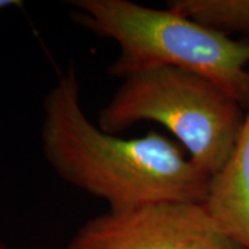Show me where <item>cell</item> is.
Masks as SVG:
<instances>
[{
    "instance_id": "7a4b0ae2",
    "label": "cell",
    "mask_w": 249,
    "mask_h": 249,
    "mask_svg": "<svg viewBox=\"0 0 249 249\" xmlns=\"http://www.w3.org/2000/svg\"><path fill=\"white\" fill-rule=\"evenodd\" d=\"M72 18L119 54L108 72L124 79L154 67H175L214 82L247 109L249 40H234L173 10L129 0H72Z\"/></svg>"
},
{
    "instance_id": "52a82bcc",
    "label": "cell",
    "mask_w": 249,
    "mask_h": 249,
    "mask_svg": "<svg viewBox=\"0 0 249 249\" xmlns=\"http://www.w3.org/2000/svg\"><path fill=\"white\" fill-rule=\"evenodd\" d=\"M22 3L19 0H0V10L14 7V6H21Z\"/></svg>"
},
{
    "instance_id": "ba28073f",
    "label": "cell",
    "mask_w": 249,
    "mask_h": 249,
    "mask_svg": "<svg viewBox=\"0 0 249 249\" xmlns=\"http://www.w3.org/2000/svg\"><path fill=\"white\" fill-rule=\"evenodd\" d=\"M0 249H6V247H4V244H3V242H0Z\"/></svg>"
},
{
    "instance_id": "6da1fadb",
    "label": "cell",
    "mask_w": 249,
    "mask_h": 249,
    "mask_svg": "<svg viewBox=\"0 0 249 249\" xmlns=\"http://www.w3.org/2000/svg\"><path fill=\"white\" fill-rule=\"evenodd\" d=\"M42 148L68 184L126 212L165 201L202 202L211 176L186 151L157 132L122 139L90 122L80 103L73 67L61 73L43 101Z\"/></svg>"
},
{
    "instance_id": "8992f818",
    "label": "cell",
    "mask_w": 249,
    "mask_h": 249,
    "mask_svg": "<svg viewBox=\"0 0 249 249\" xmlns=\"http://www.w3.org/2000/svg\"><path fill=\"white\" fill-rule=\"evenodd\" d=\"M168 9L227 36L249 34V0H172Z\"/></svg>"
},
{
    "instance_id": "5b68a950",
    "label": "cell",
    "mask_w": 249,
    "mask_h": 249,
    "mask_svg": "<svg viewBox=\"0 0 249 249\" xmlns=\"http://www.w3.org/2000/svg\"><path fill=\"white\" fill-rule=\"evenodd\" d=\"M205 208L220 230L249 249V104L230 160L209 180Z\"/></svg>"
},
{
    "instance_id": "277c9868",
    "label": "cell",
    "mask_w": 249,
    "mask_h": 249,
    "mask_svg": "<svg viewBox=\"0 0 249 249\" xmlns=\"http://www.w3.org/2000/svg\"><path fill=\"white\" fill-rule=\"evenodd\" d=\"M65 249H245L220 230L202 202L165 201L83 223Z\"/></svg>"
},
{
    "instance_id": "3957f363",
    "label": "cell",
    "mask_w": 249,
    "mask_h": 249,
    "mask_svg": "<svg viewBox=\"0 0 249 249\" xmlns=\"http://www.w3.org/2000/svg\"><path fill=\"white\" fill-rule=\"evenodd\" d=\"M142 121L166 127L190 160L212 178L231 157L245 108L202 75L154 67L124 76L100 111L97 126L116 136Z\"/></svg>"
}]
</instances>
